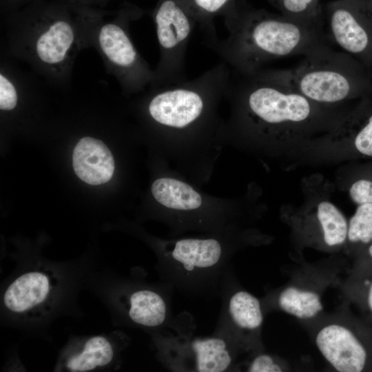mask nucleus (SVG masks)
<instances>
[{
	"label": "nucleus",
	"mask_w": 372,
	"mask_h": 372,
	"mask_svg": "<svg viewBox=\"0 0 372 372\" xmlns=\"http://www.w3.org/2000/svg\"><path fill=\"white\" fill-rule=\"evenodd\" d=\"M227 36L203 42L241 75L262 70L273 60L304 55L324 42L323 21H301L265 10L244 8L233 1L223 12Z\"/></svg>",
	"instance_id": "1"
},
{
	"label": "nucleus",
	"mask_w": 372,
	"mask_h": 372,
	"mask_svg": "<svg viewBox=\"0 0 372 372\" xmlns=\"http://www.w3.org/2000/svg\"><path fill=\"white\" fill-rule=\"evenodd\" d=\"M231 74L228 92L237 104L241 126L251 132L293 137L321 127L331 120L328 107L301 94L289 70H260L249 75Z\"/></svg>",
	"instance_id": "2"
},
{
	"label": "nucleus",
	"mask_w": 372,
	"mask_h": 372,
	"mask_svg": "<svg viewBox=\"0 0 372 372\" xmlns=\"http://www.w3.org/2000/svg\"><path fill=\"white\" fill-rule=\"evenodd\" d=\"M289 71L298 91L318 104L332 106L372 94V70L326 41L311 49Z\"/></svg>",
	"instance_id": "3"
},
{
	"label": "nucleus",
	"mask_w": 372,
	"mask_h": 372,
	"mask_svg": "<svg viewBox=\"0 0 372 372\" xmlns=\"http://www.w3.org/2000/svg\"><path fill=\"white\" fill-rule=\"evenodd\" d=\"M302 324L335 371L372 372V325L354 316L347 302L334 313H323Z\"/></svg>",
	"instance_id": "4"
},
{
	"label": "nucleus",
	"mask_w": 372,
	"mask_h": 372,
	"mask_svg": "<svg viewBox=\"0 0 372 372\" xmlns=\"http://www.w3.org/2000/svg\"><path fill=\"white\" fill-rule=\"evenodd\" d=\"M17 32L13 47L17 54L50 77L62 81L68 77L78 51L90 41V30H77L70 22L57 19Z\"/></svg>",
	"instance_id": "5"
},
{
	"label": "nucleus",
	"mask_w": 372,
	"mask_h": 372,
	"mask_svg": "<svg viewBox=\"0 0 372 372\" xmlns=\"http://www.w3.org/2000/svg\"><path fill=\"white\" fill-rule=\"evenodd\" d=\"M154 21L160 56L149 87L186 81L187 48L195 20L182 0H163L156 11Z\"/></svg>",
	"instance_id": "6"
},
{
	"label": "nucleus",
	"mask_w": 372,
	"mask_h": 372,
	"mask_svg": "<svg viewBox=\"0 0 372 372\" xmlns=\"http://www.w3.org/2000/svg\"><path fill=\"white\" fill-rule=\"evenodd\" d=\"M90 41L124 90L141 91L151 85L154 70L136 50L124 25L107 23L90 30Z\"/></svg>",
	"instance_id": "7"
},
{
	"label": "nucleus",
	"mask_w": 372,
	"mask_h": 372,
	"mask_svg": "<svg viewBox=\"0 0 372 372\" xmlns=\"http://www.w3.org/2000/svg\"><path fill=\"white\" fill-rule=\"evenodd\" d=\"M327 35L372 70V1L334 0L325 8Z\"/></svg>",
	"instance_id": "8"
},
{
	"label": "nucleus",
	"mask_w": 372,
	"mask_h": 372,
	"mask_svg": "<svg viewBox=\"0 0 372 372\" xmlns=\"http://www.w3.org/2000/svg\"><path fill=\"white\" fill-rule=\"evenodd\" d=\"M338 270L330 265H302L278 292L277 307L302 322L318 317L324 313L323 293L340 282Z\"/></svg>",
	"instance_id": "9"
},
{
	"label": "nucleus",
	"mask_w": 372,
	"mask_h": 372,
	"mask_svg": "<svg viewBox=\"0 0 372 372\" xmlns=\"http://www.w3.org/2000/svg\"><path fill=\"white\" fill-rule=\"evenodd\" d=\"M59 285L56 275L50 269L28 271L8 286L3 294V305L17 316L41 317L51 309Z\"/></svg>",
	"instance_id": "10"
},
{
	"label": "nucleus",
	"mask_w": 372,
	"mask_h": 372,
	"mask_svg": "<svg viewBox=\"0 0 372 372\" xmlns=\"http://www.w3.org/2000/svg\"><path fill=\"white\" fill-rule=\"evenodd\" d=\"M76 174L90 185L109 181L114 170V161L107 147L100 140L83 137L74 147L72 156Z\"/></svg>",
	"instance_id": "11"
},
{
	"label": "nucleus",
	"mask_w": 372,
	"mask_h": 372,
	"mask_svg": "<svg viewBox=\"0 0 372 372\" xmlns=\"http://www.w3.org/2000/svg\"><path fill=\"white\" fill-rule=\"evenodd\" d=\"M341 289L346 302L352 303L372 325V262L355 258Z\"/></svg>",
	"instance_id": "12"
},
{
	"label": "nucleus",
	"mask_w": 372,
	"mask_h": 372,
	"mask_svg": "<svg viewBox=\"0 0 372 372\" xmlns=\"http://www.w3.org/2000/svg\"><path fill=\"white\" fill-rule=\"evenodd\" d=\"M114 355L115 349L111 340L103 335H95L86 339L67 355L63 368L67 371H90L108 366Z\"/></svg>",
	"instance_id": "13"
},
{
	"label": "nucleus",
	"mask_w": 372,
	"mask_h": 372,
	"mask_svg": "<svg viewBox=\"0 0 372 372\" xmlns=\"http://www.w3.org/2000/svg\"><path fill=\"white\" fill-rule=\"evenodd\" d=\"M222 254L220 243L214 239H183L176 242L172 258L188 271L214 266Z\"/></svg>",
	"instance_id": "14"
},
{
	"label": "nucleus",
	"mask_w": 372,
	"mask_h": 372,
	"mask_svg": "<svg viewBox=\"0 0 372 372\" xmlns=\"http://www.w3.org/2000/svg\"><path fill=\"white\" fill-rule=\"evenodd\" d=\"M371 95L362 99L358 109L343 118L336 128L339 134L352 138L356 149L367 156H372V101L369 99Z\"/></svg>",
	"instance_id": "15"
},
{
	"label": "nucleus",
	"mask_w": 372,
	"mask_h": 372,
	"mask_svg": "<svg viewBox=\"0 0 372 372\" xmlns=\"http://www.w3.org/2000/svg\"><path fill=\"white\" fill-rule=\"evenodd\" d=\"M154 198L166 207L190 210L198 208L202 204L200 195L190 185L171 178H161L152 185Z\"/></svg>",
	"instance_id": "16"
},
{
	"label": "nucleus",
	"mask_w": 372,
	"mask_h": 372,
	"mask_svg": "<svg viewBox=\"0 0 372 372\" xmlns=\"http://www.w3.org/2000/svg\"><path fill=\"white\" fill-rule=\"evenodd\" d=\"M166 311L164 300L153 291L138 290L130 297L128 314L138 324L149 327L159 326L165 320Z\"/></svg>",
	"instance_id": "17"
},
{
	"label": "nucleus",
	"mask_w": 372,
	"mask_h": 372,
	"mask_svg": "<svg viewBox=\"0 0 372 372\" xmlns=\"http://www.w3.org/2000/svg\"><path fill=\"white\" fill-rule=\"evenodd\" d=\"M229 313L235 326L247 333L260 331L263 313L260 300L246 291L234 293L229 302Z\"/></svg>",
	"instance_id": "18"
},
{
	"label": "nucleus",
	"mask_w": 372,
	"mask_h": 372,
	"mask_svg": "<svg viewBox=\"0 0 372 372\" xmlns=\"http://www.w3.org/2000/svg\"><path fill=\"white\" fill-rule=\"evenodd\" d=\"M195 368L200 372H221L231 364L232 358L225 340L217 338L197 339L192 342Z\"/></svg>",
	"instance_id": "19"
},
{
	"label": "nucleus",
	"mask_w": 372,
	"mask_h": 372,
	"mask_svg": "<svg viewBox=\"0 0 372 372\" xmlns=\"http://www.w3.org/2000/svg\"><path fill=\"white\" fill-rule=\"evenodd\" d=\"M316 215L321 223L326 251L337 250L347 240L348 221L333 204L322 201L318 204Z\"/></svg>",
	"instance_id": "20"
},
{
	"label": "nucleus",
	"mask_w": 372,
	"mask_h": 372,
	"mask_svg": "<svg viewBox=\"0 0 372 372\" xmlns=\"http://www.w3.org/2000/svg\"><path fill=\"white\" fill-rule=\"evenodd\" d=\"M371 242L372 203L360 204L348 222L347 242L355 246L356 257Z\"/></svg>",
	"instance_id": "21"
},
{
	"label": "nucleus",
	"mask_w": 372,
	"mask_h": 372,
	"mask_svg": "<svg viewBox=\"0 0 372 372\" xmlns=\"http://www.w3.org/2000/svg\"><path fill=\"white\" fill-rule=\"evenodd\" d=\"M195 21L200 24L205 37L216 35L212 21L217 14L224 12L233 0H182Z\"/></svg>",
	"instance_id": "22"
},
{
	"label": "nucleus",
	"mask_w": 372,
	"mask_h": 372,
	"mask_svg": "<svg viewBox=\"0 0 372 372\" xmlns=\"http://www.w3.org/2000/svg\"><path fill=\"white\" fill-rule=\"evenodd\" d=\"M291 370V364L287 360L269 353L257 355L247 368V371L250 372H282Z\"/></svg>",
	"instance_id": "23"
},
{
	"label": "nucleus",
	"mask_w": 372,
	"mask_h": 372,
	"mask_svg": "<svg viewBox=\"0 0 372 372\" xmlns=\"http://www.w3.org/2000/svg\"><path fill=\"white\" fill-rule=\"evenodd\" d=\"M18 84L6 71L0 73V108L1 110H12L17 106L19 100Z\"/></svg>",
	"instance_id": "24"
},
{
	"label": "nucleus",
	"mask_w": 372,
	"mask_h": 372,
	"mask_svg": "<svg viewBox=\"0 0 372 372\" xmlns=\"http://www.w3.org/2000/svg\"><path fill=\"white\" fill-rule=\"evenodd\" d=\"M349 194L358 205L372 203V181L366 179L355 181L350 187Z\"/></svg>",
	"instance_id": "25"
},
{
	"label": "nucleus",
	"mask_w": 372,
	"mask_h": 372,
	"mask_svg": "<svg viewBox=\"0 0 372 372\" xmlns=\"http://www.w3.org/2000/svg\"><path fill=\"white\" fill-rule=\"evenodd\" d=\"M355 258H361L372 262V242L367 245Z\"/></svg>",
	"instance_id": "26"
},
{
	"label": "nucleus",
	"mask_w": 372,
	"mask_h": 372,
	"mask_svg": "<svg viewBox=\"0 0 372 372\" xmlns=\"http://www.w3.org/2000/svg\"><path fill=\"white\" fill-rule=\"evenodd\" d=\"M372 1V0H371Z\"/></svg>",
	"instance_id": "27"
}]
</instances>
